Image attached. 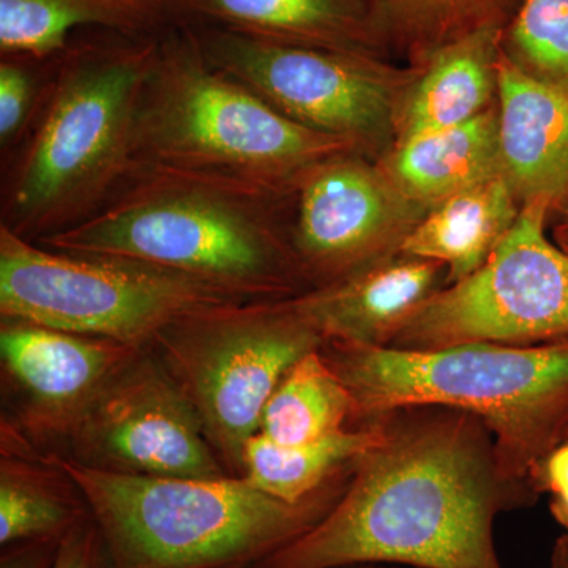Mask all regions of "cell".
<instances>
[{
  "instance_id": "cell-1",
  "label": "cell",
  "mask_w": 568,
  "mask_h": 568,
  "mask_svg": "<svg viewBox=\"0 0 568 568\" xmlns=\"http://www.w3.org/2000/svg\"><path fill=\"white\" fill-rule=\"evenodd\" d=\"M377 418L383 439L355 462L335 506L254 568H504L496 517L530 503L504 478L487 425L439 406Z\"/></svg>"
},
{
  "instance_id": "cell-2",
  "label": "cell",
  "mask_w": 568,
  "mask_h": 568,
  "mask_svg": "<svg viewBox=\"0 0 568 568\" xmlns=\"http://www.w3.org/2000/svg\"><path fill=\"white\" fill-rule=\"evenodd\" d=\"M291 192L230 175L133 164L88 220L36 242L170 268L250 298L312 290L291 244Z\"/></svg>"
},
{
  "instance_id": "cell-3",
  "label": "cell",
  "mask_w": 568,
  "mask_h": 568,
  "mask_svg": "<svg viewBox=\"0 0 568 568\" xmlns=\"http://www.w3.org/2000/svg\"><path fill=\"white\" fill-rule=\"evenodd\" d=\"M159 31L71 43L3 175L2 223L39 242L88 220L133 166L134 121Z\"/></svg>"
},
{
  "instance_id": "cell-4",
  "label": "cell",
  "mask_w": 568,
  "mask_h": 568,
  "mask_svg": "<svg viewBox=\"0 0 568 568\" xmlns=\"http://www.w3.org/2000/svg\"><path fill=\"white\" fill-rule=\"evenodd\" d=\"M320 351L353 396V426L403 407L465 410L487 425L504 478L530 504L538 469L568 440V339L413 351L327 338Z\"/></svg>"
},
{
  "instance_id": "cell-5",
  "label": "cell",
  "mask_w": 568,
  "mask_h": 568,
  "mask_svg": "<svg viewBox=\"0 0 568 568\" xmlns=\"http://www.w3.org/2000/svg\"><path fill=\"white\" fill-rule=\"evenodd\" d=\"M55 462L84 493L115 568H254L328 514L351 473L301 504L244 477L122 476Z\"/></svg>"
},
{
  "instance_id": "cell-6",
  "label": "cell",
  "mask_w": 568,
  "mask_h": 568,
  "mask_svg": "<svg viewBox=\"0 0 568 568\" xmlns=\"http://www.w3.org/2000/svg\"><path fill=\"white\" fill-rule=\"evenodd\" d=\"M353 145L306 129L213 65L186 22L171 20L145 78L133 164L244 179L291 192L302 174Z\"/></svg>"
},
{
  "instance_id": "cell-7",
  "label": "cell",
  "mask_w": 568,
  "mask_h": 568,
  "mask_svg": "<svg viewBox=\"0 0 568 568\" xmlns=\"http://www.w3.org/2000/svg\"><path fill=\"white\" fill-rule=\"evenodd\" d=\"M323 343L286 297L209 306L168 325L149 347L189 399L224 470L242 477L268 398Z\"/></svg>"
},
{
  "instance_id": "cell-8",
  "label": "cell",
  "mask_w": 568,
  "mask_h": 568,
  "mask_svg": "<svg viewBox=\"0 0 568 568\" xmlns=\"http://www.w3.org/2000/svg\"><path fill=\"white\" fill-rule=\"evenodd\" d=\"M245 301L170 268L47 248L0 226V317L148 347L182 317Z\"/></svg>"
},
{
  "instance_id": "cell-9",
  "label": "cell",
  "mask_w": 568,
  "mask_h": 568,
  "mask_svg": "<svg viewBox=\"0 0 568 568\" xmlns=\"http://www.w3.org/2000/svg\"><path fill=\"white\" fill-rule=\"evenodd\" d=\"M185 22V21H183ZM205 58L306 129L379 160L395 142V111L414 67L365 52L257 39L186 22Z\"/></svg>"
},
{
  "instance_id": "cell-10",
  "label": "cell",
  "mask_w": 568,
  "mask_h": 568,
  "mask_svg": "<svg viewBox=\"0 0 568 568\" xmlns=\"http://www.w3.org/2000/svg\"><path fill=\"white\" fill-rule=\"evenodd\" d=\"M547 203L523 205L480 267L446 284L407 320L390 346L466 343L538 346L568 339V253L549 241Z\"/></svg>"
},
{
  "instance_id": "cell-11",
  "label": "cell",
  "mask_w": 568,
  "mask_h": 568,
  "mask_svg": "<svg viewBox=\"0 0 568 568\" xmlns=\"http://www.w3.org/2000/svg\"><path fill=\"white\" fill-rule=\"evenodd\" d=\"M61 455L122 476H230L189 399L149 346L119 366L93 395L71 426Z\"/></svg>"
},
{
  "instance_id": "cell-12",
  "label": "cell",
  "mask_w": 568,
  "mask_h": 568,
  "mask_svg": "<svg viewBox=\"0 0 568 568\" xmlns=\"http://www.w3.org/2000/svg\"><path fill=\"white\" fill-rule=\"evenodd\" d=\"M426 211L362 153L316 163L298 178L291 196V244L310 287L402 252Z\"/></svg>"
},
{
  "instance_id": "cell-13",
  "label": "cell",
  "mask_w": 568,
  "mask_h": 568,
  "mask_svg": "<svg viewBox=\"0 0 568 568\" xmlns=\"http://www.w3.org/2000/svg\"><path fill=\"white\" fill-rule=\"evenodd\" d=\"M140 349L0 317V452L58 454L93 395Z\"/></svg>"
},
{
  "instance_id": "cell-14",
  "label": "cell",
  "mask_w": 568,
  "mask_h": 568,
  "mask_svg": "<svg viewBox=\"0 0 568 568\" xmlns=\"http://www.w3.org/2000/svg\"><path fill=\"white\" fill-rule=\"evenodd\" d=\"M446 284V265L399 252L293 298L324 339L390 346L407 320Z\"/></svg>"
},
{
  "instance_id": "cell-15",
  "label": "cell",
  "mask_w": 568,
  "mask_h": 568,
  "mask_svg": "<svg viewBox=\"0 0 568 568\" xmlns=\"http://www.w3.org/2000/svg\"><path fill=\"white\" fill-rule=\"evenodd\" d=\"M500 164L523 205L568 209V99L526 77L500 51L497 63Z\"/></svg>"
},
{
  "instance_id": "cell-16",
  "label": "cell",
  "mask_w": 568,
  "mask_h": 568,
  "mask_svg": "<svg viewBox=\"0 0 568 568\" xmlns=\"http://www.w3.org/2000/svg\"><path fill=\"white\" fill-rule=\"evenodd\" d=\"M170 20L215 26L257 39L386 58L365 0H166Z\"/></svg>"
},
{
  "instance_id": "cell-17",
  "label": "cell",
  "mask_w": 568,
  "mask_h": 568,
  "mask_svg": "<svg viewBox=\"0 0 568 568\" xmlns=\"http://www.w3.org/2000/svg\"><path fill=\"white\" fill-rule=\"evenodd\" d=\"M503 31L470 33L413 65L396 104L395 142L462 125L496 106Z\"/></svg>"
},
{
  "instance_id": "cell-18",
  "label": "cell",
  "mask_w": 568,
  "mask_h": 568,
  "mask_svg": "<svg viewBox=\"0 0 568 568\" xmlns=\"http://www.w3.org/2000/svg\"><path fill=\"white\" fill-rule=\"evenodd\" d=\"M376 162L409 200L425 209L499 178L497 104L462 125L395 142Z\"/></svg>"
},
{
  "instance_id": "cell-19",
  "label": "cell",
  "mask_w": 568,
  "mask_h": 568,
  "mask_svg": "<svg viewBox=\"0 0 568 568\" xmlns=\"http://www.w3.org/2000/svg\"><path fill=\"white\" fill-rule=\"evenodd\" d=\"M519 212L521 204L499 175L429 207L402 252L446 265L447 284L459 282L488 260Z\"/></svg>"
},
{
  "instance_id": "cell-20",
  "label": "cell",
  "mask_w": 568,
  "mask_h": 568,
  "mask_svg": "<svg viewBox=\"0 0 568 568\" xmlns=\"http://www.w3.org/2000/svg\"><path fill=\"white\" fill-rule=\"evenodd\" d=\"M168 21L166 11L132 0H0V54L48 61L77 29L144 36Z\"/></svg>"
},
{
  "instance_id": "cell-21",
  "label": "cell",
  "mask_w": 568,
  "mask_h": 568,
  "mask_svg": "<svg viewBox=\"0 0 568 568\" xmlns=\"http://www.w3.org/2000/svg\"><path fill=\"white\" fill-rule=\"evenodd\" d=\"M92 518L77 481L54 455L0 452V545L63 538Z\"/></svg>"
},
{
  "instance_id": "cell-22",
  "label": "cell",
  "mask_w": 568,
  "mask_h": 568,
  "mask_svg": "<svg viewBox=\"0 0 568 568\" xmlns=\"http://www.w3.org/2000/svg\"><path fill=\"white\" fill-rule=\"evenodd\" d=\"M383 436L381 418L297 446H282L257 433L246 444L242 477L265 495L301 504L349 473Z\"/></svg>"
},
{
  "instance_id": "cell-23",
  "label": "cell",
  "mask_w": 568,
  "mask_h": 568,
  "mask_svg": "<svg viewBox=\"0 0 568 568\" xmlns=\"http://www.w3.org/2000/svg\"><path fill=\"white\" fill-rule=\"evenodd\" d=\"M387 51L409 65L489 28H506L521 0H365Z\"/></svg>"
},
{
  "instance_id": "cell-24",
  "label": "cell",
  "mask_w": 568,
  "mask_h": 568,
  "mask_svg": "<svg viewBox=\"0 0 568 568\" xmlns=\"http://www.w3.org/2000/svg\"><path fill=\"white\" fill-rule=\"evenodd\" d=\"M353 418V396L317 349L284 375L264 407L260 433L297 446L349 428Z\"/></svg>"
},
{
  "instance_id": "cell-25",
  "label": "cell",
  "mask_w": 568,
  "mask_h": 568,
  "mask_svg": "<svg viewBox=\"0 0 568 568\" xmlns=\"http://www.w3.org/2000/svg\"><path fill=\"white\" fill-rule=\"evenodd\" d=\"M500 51L526 77L568 99V0H521Z\"/></svg>"
},
{
  "instance_id": "cell-26",
  "label": "cell",
  "mask_w": 568,
  "mask_h": 568,
  "mask_svg": "<svg viewBox=\"0 0 568 568\" xmlns=\"http://www.w3.org/2000/svg\"><path fill=\"white\" fill-rule=\"evenodd\" d=\"M26 58H2L0 62V148L10 152L20 144L39 111L50 82L52 63Z\"/></svg>"
},
{
  "instance_id": "cell-27",
  "label": "cell",
  "mask_w": 568,
  "mask_h": 568,
  "mask_svg": "<svg viewBox=\"0 0 568 568\" xmlns=\"http://www.w3.org/2000/svg\"><path fill=\"white\" fill-rule=\"evenodd\" d=\"M52 568H115L102 530L93 518L62 538L58 559Z\"/></svg>"
},
{
  "instance_id": "cell-28",
  "label": "cell",
  "mask_w": 568,
  "mask_h": 568,
  "mask_svg": "<svg viewBox=\"0 0 568 568\" xmlns=\"http://www.w3.org/2000/svg\"><path fill=\"white\" fill-rule=\"evenodd\" d=\"M536 488L538 495L548 493L551 497L549 510L568 532V440L545 459L537 473Z\"/></svg>"
},
{
  "instance_id": "cell-29",
  "label": "cell",
  "mask_w": 568,
  "mask_h": 568,
  "mask_svg": "<svg viewBox=\"0 0 568 568\" xmlns=\"http://www.w3.org/2000/svg\"><path fill=\"white\" fill-rule=\"evenodd\" d=\"M62 538H33L2 547L0 568H52Z\"/></svg>"
},
{
  "instance_id": "cell-30",
  "label": "cell",
  "mask_w": 568,
  "mask_h": 568,
  "mask_svg": "<svg viewBox=\"0 0 568 568\" xmlns=\"http://www.w3.org/2000/svg\"><path fill=\"white\" fill-rule=\"evenodd\" d=\"M549 568H568V532L556 541Z\"/></svg>"
},
{
  "instance_id": "cell-31",
  "label": "cell",
  "mask_w": 568,
  "mask_h": 568,
  "mask_svg": "<svg viewBox=\"0 0 568 568\" xmlns=\"http://www.w3.org/2000/svg\"><path fill=\"white\" fill-rule=\"evenodd\" d=\"M552 237H555L556 244H558L564 252L568 253V213L558 219Z\"/></svg>"
},
{
  "instance_id": "cell-32",
  "label": "cell",
  "mask_w": 568,
  "mask_h": 568,
  "mask_svg": "<svg viewBox=\"0 0 568 568\" xmlns=\"http://www.w3.org/2000/svg\"><path fill=\"white\" fill-rule=\"evenodd\" d=\"M132 2L145 3V6L156 7V9H162L163 11H166V0H132Z\"/></svg>"
},
{
  "instance_id": "cell-33",
  "label": "cell",
  "mask_w": 568,
  "mask_h": 568,
  "mask_svg": "<svg viewBox=\"0 0 568 568\" xmlns=\"http://www.w3.org/2000/svg\"><path fill=\"white\" fill-rule=\"evenodd\" d=\"M336 568H398L396 566H379V564H358V566H346Z\"/></svg>"
},
{
  "instance_id": "cell-34",
  "label": "cell",
  "mask_w": 568,
  "mask_h": 568,
  "mask_svg": "<svg viewBox=\"0 0 568 568\" xmlns=\"http://www.w3.org/2000/svg\"><path fill=\"white\" fill-rule=\"evenodd\" d=\"M566 213H568V209H567V212H566ZM566 213H564V215H566ZM559 219H560V216H559Z\"/></svg>"
}]
</instances>
